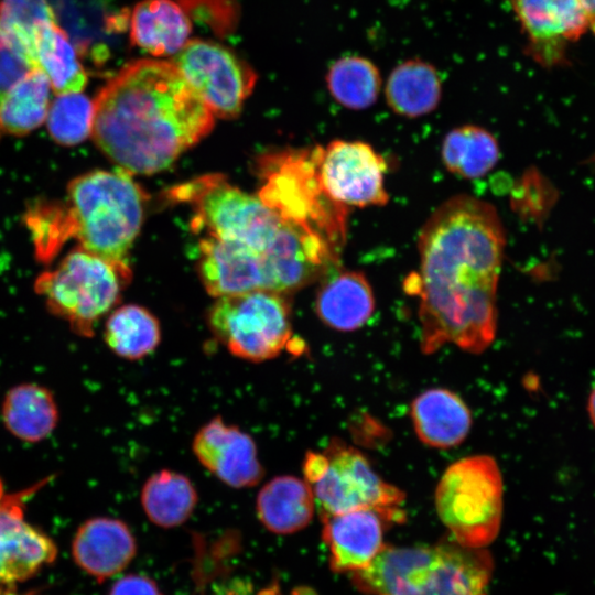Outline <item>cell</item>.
I'll use <instances>...</instances> for the list:
<instances>
[{
  "instance_id": "6da1fadb",
  "label": "cell",
  "mask_w": 595,
  "mask_h": 595,
  "mask_svg": "<svg viewBox=\"0 0 595 595\" xmlns=\"http://www.w3.org/2000/svg\"><path fill=\"white\" fill-rule=\"evenodd\" d=\"M506 237L495 207L469 195L439 206L419 235V273L405 283L419 298L421 348L445 344L479 354L494 342L496 295Z\"/></svg>"
},
{
  "instance_id": "7a4b0ae2",
  "label": "cell",
  "mask_w": 595,
  "mask_h": 595,
  "mask_svg": "<svg viewBox=\"0 0 595 595\" xmlns=\"http://www.w3.org/2000/svg\"><path fill=\"white\" fill-rule=\"evenodd\" d=\"M93 102V140L131 175L165 170L214 126L205 101L165 61L126 65Z\"/></svg>"
},
{
  "instance_id": "3957f363",
  "label": "cell",
  "mask_w": 595,
  "mask_h": 595,
  "mask_svg": "<svg viewBox=\"0 0 595 595\" xmlns=\"http://www.w3.org/2000/svg\"><path fill=\"white\" fill-rule=\"evenodd\" d=\"M494 559L485 549L455 540L431 545H386L365 569L350 574L366 595H487Z\"/></svg>"
},
{
  "instance_id": "277c9868",
  "label": "cell",
  "mask_w": 595,
  "mask_h": 595,
  "mask_svg": "<svg viewBox=\"0 0 595 595\" xmlns=\"http://www.w3.org/2000/svg\"><path fill=\"white\" fill-rule=\"evenodd\" d=\"M147 195L131 174L116 167L79 175L67 186L65 202H58L67 240L112 261H126L138 236Z\"/></svg>"
},
{
  "instance_id": "5b68a950",
  "label": "cell",
  "mask_w": 595,
  "mask_h": 595,
  "mask_svg": "<svg viewBox=\"0 0 595 595\" xmlns=\"http://www.w3.org/2000/svg\"><path fill=\"white\" fill-rule=\"evenodd\" d=\"M321 145L264 154L258 197L280 218L324 236L338 250L346 239L348 207L331 198L318 175Z\"/></svg>"
},
{
  "instance_id": "8992f818",
  "label": "cell",
  "mask_w": 595,
  "mask_h": 595,
  "mask_svg": "<svg viewBox=\"0 0 595 595\" xmlns=\"http://www.w3.org/2000/svg\"><path fill=\"white\" fill-rule=\"evenodd\" d=\"M130 279L127 261H112L79 247L55 269L39 275L35 291L75 334L90 337L96 323L119 302Z\"/></svg>"
},
{
  "instance_id": "52a82bcc",
  "label": "cell",
  "mask_w": 595,
  "mask_h": 595,
  "mask_svg": "<svg viewBox=\"0 0 595 595\" xmlns=\"http://www.w3.org/2000/svg\"><path fill=\"white\" fill-rule=\"evenodd\" d=\"M303 474L321 517L372 509L389 524L405 519L404 493L385 482L366 456L346 443L332 441L322 453L309 451Z\"/></svg>"
},
{
  "instance_id": "ba28073f",
  "label": "cell",
  "mask_w": 595,
  "mask_h": 595,
  "mask_svg": "<svg viewBox=\"0 0 595 595\" xmlns=\"http://www.w3.org/2000/svg\"><path fill=\"white\" fill-rule=\"evenodd\" d=\"M504 486L496 461L488 455L464 457L446 468L434 495L436 512L457 543L489 545L502 519Z\"/></svg>"
},
{
  "instance_id": "9c48e42d",
  "label": "cell",
  "mask_w": 595,
  "mask_h": 595,
  "mask_svg": "<svg viewBox=\"0 0 595 595\" xmlns=\"http://www.w3.org/2000/svg\"><path fill=\"white\" fill-rule=\"evenodd\" d=\"M170 196L194 206L192 228L232 240L264 255L274 244L283 219L258 196L229 184L218 174L205 175L172 190Z\"/></svg>"
},
{
  "instance_id": "30bf717a",
  "label": "cell",
  "mask_w": 595,
  "mask_h": 595,
  "mask_svg": "<svg viewBox=\"0 0 595 595\" xmlns=\"http://www.w3.org/2000/svg\"><path fill=\"white\" fill-rule=\"evenodd\" d=\"M208 324L229 353L253 363L279 356L292 336L289 302L274 291L217 298Z\"/></svg>"
},
{
  "instance_id": "8fae6325",
  "label": "cell",
  "mask_w": 595,
  "mask_h": 595,
  "mask_svg": "<svg viewBox=\"0 0 595 595\" xmlns=\"http://www.w3.org/2000/svg\"><path fill=\"white\" fill-rule=\"evenodd\" d=\"M173 61L213 115L220 118L238 116L256 84V74L247 63L212 41H187Z\"/></svg>"
},
{
  "instance_id": "7c38bea8",
  "label": "cell",
  "mask_w": 595,
  "mask_h": 595,
  "mask_svg": "<svg viewBox=\"0 0 595 595\" xmlns=\"http://www.w3.org/2000/svg\"><path fill=\"white\" fill-rule=\"evenodd\" d=\"M385 159L368 143L334 140L322 147L318 175L335 202L348 207L383 206L389 201L383 176Z\"/></svg>"
},
{
  "instance_id": "4fadbf2b",
  "label": "cell",
  "mask_w": 595,
  "mask_h": 595,
  "mask_svg": "<svg viewBox=\"0 0 595 595\" xmlns=\"http://www.w3.org/2000/svg\"><path fill=\"white\" fill-rule=\"evenodd\" d=\"M40 484L23 491L4 495L0 501V585L24 582L57 556V547L45 532L24 519L25 498Z\"/></svg>"
},
{
  "instance_id": "5bb4252c",
  "label": "cell",
  "mask_w": 595,
  "mask_h": 595,
  "mask_svg": "<svg viewBox=\"0 0 595 595\" xmlns=\"http://www.w3.org/2000/svg\"><path fill=\"white\" fill-rule=\"evenodd\" d=\"M528 39L529 54L544 66L564 61L569 43L576 41L589 21L581 0H510Z\"/></svg>"
},
{
  "instance_id": "9a60e30c",
  "label": "cell",
  "mask_w": 595,
  "mask_h": 595,
  "mask_svg": "<svg viewBox=\"0 0 595 595\" xmlns=\"http://www.w3.org/2000/svg\"><path fill=\"white\" fill-rule=\"evenodd\" d=\"M198 462L224 484L234 488L258 485L264 474L253 439L236 425L215 416L193 439Z\"/></svg>"
},
{
  "instance_id": "2e32d148",
  "label": "cell",
  "mask_w": 595,
  "mask_h": 595,
  "mask_svg": "<svg viewBox=\"0 0 595 595\" xmlns=\"http://www.w3.org/2000/svg\"><path fill=\"white\" fill-rule=\"evenodd\" d=\"M198 250V273L212 296L272 291L263 256L248 246L207 235Z\"/></svg>"
},
{
  "instance_id": "e0dca14e",
  "label": "cell",
  "mask_w": 595,
  "mask_h": 595,
  "mask_svg": "<svg viewBox=\"0 0 595 595\" xmlns=\"http://www.w3.org/2000/svg\"><path fill=\"white\" fill-rule=\"evenodd\" d=\"M322 539L328 548L335 573H355L368 566L385 547L389 524L376 510L358 509L323 516Z\"/></svg>"
},
{
  "instance_id": "ac0fdd59",
  "label": "cell",
  "mask_w": 595,
  "mask_h": 595,
  "mask_svg": "<svg viewBox=\"0 0 595 595\" xmlns=\"http://www.w3.org/2000/svg\"><path fill=\"white\" fill-rule=\"evenodd\" d=\"M137 554V541L126 522L95 517L83 522L72 541L77 566L98 582L122 572Z\"/></svg>"
},
{
  "instance_id": "d6986e66",
  "label": "cell",
  "mask_w": 595,
  "mask_h": 595,
  "mask_svg": "<svg viewBox=\"0 0 595 595\" xmlns=\"http://www.w3.org/2000/svg\"><path fill=\"white\" fill-rule=\"evenodd\" d=\"M410 416L419 440L434 448H451L461 444L472 428V414L455 392L432 388L411 403Z\"/></svg>"
},
{
  "instance_id": "ffe728a7",
  "label": "cell",
  "mask_w": 595,
  "mask_h": 595,
  "mask_svg": "<svg viewBox=\"0 0 595 595\" xmlns=\"http://www.w3.org/2000/svg\"><path fill=\"white\" fill-rule=\"evenodd\" d=\"M315 309L325 325L340 332H353L371 317L375 298L363 273L334 272L321 285Z\"/></svg>"
},
{
  "instance_id": "44dd1931",
  "label": "cell",
  "mask_w": 595,
  "mask_h": 595,
  "mask_svg": "<svg viewBox=\"0 0 595 595\" xmlns=\"http://www.w3.org/2000/svg\"><path fill=\"white\" fill-rule=\"evenodd\" d=\"M315 506L307 482L293 475L271 478L256 498L259 521L277 534H291L307 527L313 519Z\"/></svg>"
},
{
  "instance_id": "7402d4cb",
  "label": "cell",
  "mask_w": 595,
  "mask_h": 595,
  "mask_svg": "<svg viewBox=\"0 0 595 595\" xmlns=\"http://www.w3.org/2000/svg\"><path fill=\"white\" fill-rule=\"evenodd\" d=\"M191 31L185 12L172 0H144L131 13L132 43L156 57L177 54Z\"/></svg>"
},
{
  "instance_id": "603a6c76",
  "label": "cell",
  "mask_w": 595,
  "mask_h": 595,
  "mask_svg": "<svg viewBox=\"0 0 595 595\" xmlns=\"http://www.w3.org/2000/svg\"><path fill=\"white\" fill-rule=\"evenodd\" d=\"M1 415L7 430L28 443L48 437L58 422V409L53 393L35 382L11 388L4 396Z\"/></svg>"
},
{
  "instance_id": "cb8c5ba5",
  "label": "cell",
  "mask_w": 595,
  "mask_h": 595,
  "mask_svg": "<svg viewBox=\"0 0 595 595\" xmlns=\"http://www.w3.org/2000/svg\"><path fill=\"white\" fill-rule=\"evenodd\" d=\"M442 95L437 69L421 60L400 63L390 73L385 96L388 106L397 113L416 118L432 112Z\"/></svg>"
},
{
  "instance_id": "d4e9b609",
  "label": "cell",
  "mask_w": 595,
  "mask_h": 595,
  "mask_svg": "<svg viewBox=\"0 0 595 595\" xmlns=\"http://www.w3.org/2000/svg\"><path fill=\"white\" fill-rule=\"evenodd\" d=\"M35 67L43 72L56 95L80 93L88 76L67 33L57 24L42 25L34 40Z\"/></svg>"
},
{
  "instance_id": "484cf974",
  "label": "cell",
  "mask_w": 595,
  "mask_h": 595,
  "mask_svg": "<svg viewBox=\"0 0 595 595\" xmlns=\"http://www.w3.org/2000/svg\"><path fill=\"white\" fill-rule=\"evenodd\" d=\"M140 500L152 523L170 529L181 526L192 516L198 495L187 476L175 470L161 469L144 482Z\"/></svg>"
},
{
  "instance_id": "4316f807",
  "label": "cell",
  "mask_w": 595,
  "mask_h": 595,
  "mask_svg": "<svg viewBox=\"0 0 595 595\" xmlns=\"http://www.w3.org/2000/svg\"><path fill=\"white\" fill-rule=\"evenodd\" d=\"M51 89L36 67L15 83L0 104L1 136H25L46 121Z\"/></svg>"
},
{
  "instance_id": "83f0119b",
  "label": "cell",
  "mask_w": 595,
  "mask_h": 595,
  "mask_svg": "<svg viewBox=\"0 0 595 595\" xmlns=\"http://www.w3.org/2000/svg\"><path fill=\"white\" fill-rule=\"evenodd\" d=\"M444 166L463 178L486 175L498 162L499 147L486 129L466 125L452 129L444 138L441 149Z\"/></svg>"
},
{
  "instance_id": "f1b7e54d",
  "label": "cell",
  "mask_w": 595,
  "mask_h": 595,
  "mask_svg": "<svg viewBox=\"0 0 595 595\" xmlns=\"http://www.w3.org/2000/svg\"><path fill=\"white\" fill-rule=\"evenodd\" d=\"M104 339L119 357L138 360L153 353L159 346L161 328L150 311L140 305L127 304L108 316Z\"/></svg>"
},
{
  "instance_id": "f546056e",
  "label": "cell",
  "mask_w": 595,
  "mask_h": 595,
  "mask_svg": "<svg viewBox=\"0 0 595 595\" xmlns=\"http://www.w3.org/2000/svg\"><path fill=\"white\" fill-rule=\"evenodd\" d=\"M327 88L342 106L361 110L372 106L381 88L377 66L366 57L350 55L335 61L326 75Z\"/></svg>"
},
{
  "instance_id": "4dcf8cb0",
  "label": "cell",
  "mask_w": 595,
  "mask_h": 595,
  "mask_svg": "<svg viewBox=\"0 0 595 595\" xmlns=\"http://www.w3.org/2000/svg\"><path fill=\"white\" fill-rule=\"evenodd\" d=\"M94 102L80 93L57 95L46 117L51 137L63 145H75L91 134Z\"/></svg>"
},
{
  "instance_id": "1f68e13d",
  "label": "cell",
  "mask_w": 595,
  "mask_h": 595,
  "mask_svg": "<svg viewBox=\"0 0 595 595\" xmlns=\"http://www.w3.org/2000/svg\"><path fill=\"white\" fill-rule=\"evenodd\" d=\"M50 22H56V18L48 0H0V29L21 44L32 58L35 35Z\"/></svg>"
},
{
  "instance_id": "d6a6232c",
  "label": "cell",
  "mask_w": 595,
  "mask_h": 595,
  "mask_svg": "<svg viewBox=\"0 0 595 595\" xmlns=\"http://www.w3.org/2000/svg\"><path fill=\"white\" fill-rule=\"evenodd\" d=\"M33 68L35 64L29 52L0 29V104L12 86Z\"/></svg>"
},
{
  "instance_id": "836d02e7",
  "label": "cell",
  "mask_w": 595,
  "mask_h": 595,
  "mask_svg": "<svg viewBox=\"0 0 595 595\" xmlns=\"http://www.w3.org/2000/svg\"><path fill=\"white\" fill-rule=\"evenodd\" d=\"M108 595H164L159 585L144 574H127L117 580Z\"/></svg>"
},
{
  "instance_id": "e575fe53",
  "label": "cell",
  "mask_w": 595,
  "mask_h": 595,
  "mask_svg": "<svg viewBox=\"0 0 595 595\" xmlns=\"http://www.w3.org/2000/svg\"><path fill=\"white\" fill-rule=\"evenodd\" d=\"M589 21V29L595 33V0H581Z\"/></svg>"
},
{
  "instance_id": "d590c367",
  "label": "cell",
  "mask_w": 595,
  "mask_h": 595,
  "mask_svg": "<svg viewBox=\"0 0 595 595\" xmlns=\"http://www.w3.org/2000/svg\"><path fill=\"white\" fill-rule=\"evenodd\" d=\"M587 410H588L589 418H591L593 424L595 425V387L591 392V396H589V399H588V404H587Z\"/></svg>"
},
{
  "instance_id": "8d00e7d4",
  "label": "cell",
  "mask_w": 595,
  "mask_h": 595,
  "mask_svg": "<svg viewBox=\"0 0 595 595\" xmlns=\"http://www.w3.org/2000/svg\"><path fill=\"white\" fill-rule=\"evenodd\" d=\"M0 595H35L31 593H20L14 586H2L0 585Z\"/></svg>"
},
{
  "instance_id": "74e56055",
  "label": "cell",
  "mask_w": 595,
  "mask_h": 595,
  "mask_svg": "<svg viewBox=\"0 0 595 595\" xmlns=\"http://www.w3.org/2000/svg\"><path fill=\"white\" fill-rule=\"evenodd\" d=\"M3 496H4L3 484H2V480L0 478V501L3 498Z\"/></svg>"
}]
</instances>
